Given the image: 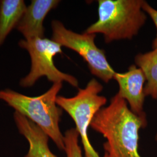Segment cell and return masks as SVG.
Instances as JSON below:
<instances>
[{"mask_svg": "<svg viewBox=\"0 0 157 157\" xmlns=\"http://www.w3.org/2000/svg\"><path fill=\"white\" fill-rule=\"evenodd\" d=\"M51 28L52 40L62 47L76 52L87 63L92 75L106 83L113 79L116 72L108 61L105 51L95 44V34L74 32L57 20L52 21Z\"/></svg>", "mask_w": 157, "mask_h": 157, "instance_id": "cell-6", "label": "cell"}, {"mask_svg": "<svg viewBox=\"0 0 157 157\" xmlns=\"http://www.w3.org/2000/svg\"><path fill=\"white\" fill-rule=\"evenodd\" d=\"M13 118L19 133L29 144L28 152L25 157H58L49 148L50 138L37 124L18 112H15Z\"/></svg>", "mask_w": 157, "mask_h": 157, "instance_id": "cell-9", "label": "cell"}, {"mask_svg": "<svg viewBox=\"0 0 157 157\" xmlns=\"http://www.w3.org/2000/svg\"><path fill=\"white\" fill-rule=\"evenodd\" d=\"M135 62L146 77L145 94L157 100V47L145 53L137 54Z\"/></svg>", "mask_w": 157, "mask_h": 157, "instance_id": "cell-11", "label": "cell"}, {"mask_svg": "<svg viewBox=\"0 0 157 157\" xmlns=\"http://www.w3.org/2000/svg\"><path fill=\"white\" fill-rule=\"evenodd\" d=\"M147 125V119L135 114L117 93L96 113L90 127L106 139L104 157H142L138 150L139 131Z\"/></svg>", "mask_w": 157, "mask_h": 157, "instance_id": "cell-1", "label": "cell"}, {"mask_svg": "<svg viewBox=\"0 0 157 157\" xmlns=\"http://www.w3.org/2000/svg\"><path fill=\"white\" fill-rule=\"evenodd\" d=\"M26 8L23 0L0 1V47L12 30L17 28Z\"/></svg>", "mask_w": 157, "mask_h": 157, "instance_id": "cell-10", "label": "cell"}, {"mask_svg": "<svg viewBox=\"0 0 157 157\" xmlns=\"http://www.w3.org/2000/svg\"><path fill=\"white\" fill-rule=\"evenodd\" d=\"M19 45L28 51L32 64L29 73L21 80V86L30 87L40 78L45 76L53 83L65 82L74 87H78L77 78L60 71L54 65V57L62 53V46L60 44L52 39L37 37L21 40Z\"/></svg>", "mask_w": 157, "mask_h": 157, "instance_id": "cell-5", "label": "cell"}, {"mask_svg": "<svg viewBox=\"0 0 157 157\" xmlns=\"http://www.w3.org/2000/svg\"><path fill=\"white\" fill-rule=\"evenodd\" d=\"M154 139H155V140L157 141V132H156V134L155 135V137H154Z\"/></svg>", "mask_w": 157, "mask_h": 157, "instance_id": "cell-14", "label": "cell"}, {"mask_svg": "<svg viewBox=\"0 0 157 157\" xmlns=\"http://www.w3.org/2000/svg\"><path fill=\"white\" fill-rule=\"evenodd\" d=\"M113 79L119 85L117 93L128 102L130 110L141 118L147 119L144 111L146 79L143 71L136 65H132L125 72H116Z\"/></svg>", "mask_w": 157, "mask_h": 157, "instance_id": "cell-7", "label": "cell"}, {"mask_svg": "<svg viewBox=\"0 0 157 157\" xmlns=\"http://www.w3.org/2000/svg\"><path fill=\"white\" fill-rule=\"evenodd\" d=\"M65 150L67 157H83L79 146V135L76 128L67 130L63 135Z\"/></svg>", "mask_w": 157, "mask_h": 157, "instance_id": "cell-12", "label": "cell"}, {"mask_svg": "<svg viewBox=\"0 0 157 157\" xmlns=\"http://www.w3.org/2000/svg\"><path fill=\"white\" fill-rule=\"evenodd\" d=\"M58 0H33L17 24V29L25 39L44 37V20L50 12L59 4Z\"/></svg>", "mask_w": 157, "mask_h": 157, "instance_id": "cell-8", "label": "cell"}, {"mask_svg": "<svg viewBox=\"0 0 157 157\" xmlns=\"http://www.w3.org/2000/svg\"><path fill=\"white\" fill-rule=\"evenodd\" d=\"M102 85L95 78L91 79L84 89H79L72 97L57 96L56 104L72 118L76 124L84 152V157H101L90 143L88 130L96 113L107 103L104 96L100 95Z\"/></svg>", "mask_w": 157, "mask_h": 157, "instance_id": "cell-4", "label": "cell"}, {"mask_svg": "<svg viewBox=\"0 0 157 157\" xmlns=\"http://www.w3.org/2000/svg\"><path fill=\"white\" fill-rule=\"evenodd\" d=\"M144 0H98V18L84 31L102 34L105 42L132 39L147 19L142 9Z\"/></svg>", "mask_w": 157, "mask_h": 157, "instance_id": "cell-3", "label": "cell"}, {"mask_svg": "<svg viewBox=\"0 0 157 157\" xmlns=\"http://www.w3.org/2000/svg\"><path fill=\"white\" fill-rule=\"evenodd\" d=\"M62 87V83H53L49 90L37 97L23 95L10 89L1 90L0 100L37 124L58 149L64 151V136L59 126L62 109L56 102Z\"/></svg>", "mask_w": 157, "mask_h": 157, "instance_id": "cell-2", "label": "cell"}, {"mask_svg": "<svg viewBox=\"0 0 157 157\" xmlns=\"http://www.w3.org/2000/svg\"><path fill=\"white\" fill-rule=\"evenodd\" d=\"M142 9L146 13L151 17L152 21H153L156 28V30H157L156 36L152 43V48H154L155 47H157V10L156 9L154 8L152 6H150L146 1L144 0L143 3Z\"/></svg>", "mask_w": 157, "mask_h": 157, "instance_id": "cell-13", "label": "cell"}]
</instances>
